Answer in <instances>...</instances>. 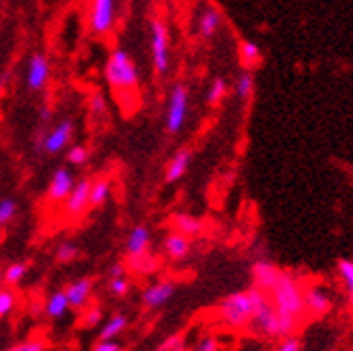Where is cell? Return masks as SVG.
Returning a JSON list of instances; mask_svg holds the SVG:
<instances>
[{
	"instance_id": "obj_1",
	"label": "cell",
	"mask_w": 353,
	"mask_h": 351,
	"mask_svg": "<svg viewBox=\"0 0 353 351\" xmlns=\"http://www.w3.org/2000/svg\"><path fill=\"white\" fill-rule=\"evenodd\" d=\"M103 76L121 101L136 99L138 89H140V76H138V69H136L132 54L125 48H114L110 52L108 61H105Z\"/></svg>"
},
{
	"instance_id": "obj_2",
	"label": "cell",
	"mask_w": 353,
	"mask_h": 351,
	"mask_svg": "<svg viewBox=\"0 0 353 351\" xmlns=\"http://www.w3.org/2000/svg\"><path fill=\"white\" fill-rule=\"evenodd\" d=\"M265 293L259 289H245V291H235L226 295L224 300L218 304V317L224 325L228 328H248L252 321V314L259 308V304L265 300Z\"/></svg>"
},
{
	"instance_id": "obj_3",
	"label": "cell",
	"mask_w": 353,
	"mask_h": 351,
	"mask_svg": "<svg viewBox=\"0 0 353 351\" xmlns=\"http://www.w3.org/2000/svg\"><path fill=\"white\" fill-rule=\"evenodd\" d=\"M272 306L276 308L278 314H285V317H291L295 321L302 319V314L306 312L304 308V287L299 285V280L287 272H282L278 283L274 285V289L268 293Z\"/></svg>"
},
{
	"instance_id": "obj_4",
	"label": "cell",
	"mask_w": 353,
	"mask_h": 351,
	"mask_svg": "<svg viewBox=\"0 0 353 351\" xmlns=\"http://www.w3.org/2000/svg\"><path fill=\"white\" fill-rule=\"evenodd\" d=\"M299 321L291 319V317H285V314H278L276 308L272 306L270 297H265V300L259 304V308L254 310L252 314V321H250V330L256 332L261 337H268V339H287V337H293L295 330H297Z\"/></svg>"
},
{
	"instance_id": "obj_5",
	"label": "cell",
	"mask_w": 353,
	"mask_h": 351,
	"mask_svg": "<svg viewBox=\"0 0 353 351\" xmlns=\"http://www.w3.org/2000/svg\"><path fill=\"white\" fill-rule=\"evenodd\" d=\"M170 46H172V41H170L168 22L160 15L151 17V24H149V52H151L153 74L157 78H164L170 72V63H172Z\"/></svg>"
},
{
	"instance_id": "obj_6",
	"label": "cell",
	"mask_w": 353,
	"mask_h": 351,
	"mask_svg": "<svg viewBox=\"0 0 353 351\" xmlns=\"http://www.w3.org/2000/svg\"><path fill=\"white\" fill-rule=\"evenodd\" d=\"M190 114V86L185 82H176L170 93H168V103H166V132L168 134H179Z\"/></svg>"
},
{
	"instance_id": "obj_7",
	"label": "cell",
	"mask_w": 353,
	"mask_h": 351,
	"mask_svg": "<svg viewBox=\"0 0 353 351\" xmlns=\"http://www.w3.org/2000/svg\"><path fill=\"white\" fill-rule=\"evenodd\" d=\"M119 20V0H91L88 9V28L97 37L110 34Z\"/></svg>"
},
{
	"instance_id": "obj_8",
	"label": "cell",
	"mask_w": 353,
	"mask_h": 351,
	"mask_svg": "<svg viewBox=\"0 0 353 351\" xmlns=\"http://www.w3.org/2000/svg\"><path fill=\"white\" fill-rule=\"evenodd\" d=\"M76 134V123L74 119H63L61 123H57L50 132H46L43 136H39V149L48 155H57L61 151H65L72 143V138Z\"/></svg>"
},
{
	"instance_id": "obj_9",
	"label": "cell",
	"mask_w": 353,
	"mask_h": 351,
	"mask_svg": "<svg viewBox=\"0 0 353 351\" xmlns=\"http://www.w3.org/2000/svg\"><path fill=\"white\" fill-rule=\"evenodd\" d=\"M52 76V63L43 52H32V57L26 63V89L30 93L43 91Z\"/></svg>"
},
{
	"instance_id": "obj_10",
	"label": "cell",
	"mask_w": 353,
	"mask_h": 351,
	"mask_svg": "<svg viewBox=\"0 0 353 351\" xmlns=\"http://www.w3.org/2000/svg\"><path fill=\"white\" fill-rule=\"evenodd\" d=\"M224 24V15L220 9H216L214 5H207L201 9L199 17H196V32L203 41H211L220 32Z\"/></svg>"
},
{
	"instance_id": "obj_11",
	"label": "cell",
	"mask_w": 353,
	"mask_h": 351,
	"mask_svg": "<svg viewBox=\"0 0 353 351\" xmlns=\"http://www.w3.org/2000/svg\"><path fill=\"white\" fill-rule=\"evenodd\" d=\"M280 274H282V270H278L272 261H265V259L254 261V265H252V287L268 295L274 289V285L278 283Z\"/></svg>"
},
{
	"instance_id": "obj_12",
	"label": "cell",
	"mask_w": 353,
	"mask_h": 351,
	"mask_svg": "<svg viewBox=\"0 0 353 351\" xmlns=\"http://www.w3.org/2000/svg\"><path fill=\"white\" fill-rule=\"evenodd\" d=\"M76 185L74 172L69 168H57L54 174H52L50 185H48V199L52 203H65V199L72 194V190Z\"/></svg>"
},
{
	"instance_id": "obj_13",
	"label": "cell",
	"mask_w": 353,
	"mask_h": 351,
	"mask_svg": "<svg viewBox=\"0 0 353 351\" xmlns=\"http://www.w3.org/2000/svg\"><path fill=\"white\" fill-rule=\"evenodd\" d=\"M334 306L332 293L321 287V285H310L308 289H304V308L310 314H327Z\"/></svg>"
},
{
	"instance_id": "obj_14",
	"label": "cell",
	"mask_w": 353,
	"mask_h": 351,
	"mask_svg": "<svg viewBox=\"0 0 353 351\" xmlns=\"http://www.w3.org/2000/svg\"><path fill=\"white\" fill-rule=\"evenodd\" d=\"M88 192H91V179H80L76 181L72 194L65 199V214L69 218H78L88 209Z\"/></svg>"
},
{
	"instance_id": "obj_15",
	"label": "cell",
	"mask_w": 353,
	"mask_h": 351,
	"mask_svg": "<svg viewBox=\"0 0 353 351\" xmlns=\"http://www.w3.org/2000/svg\"><path fill=\"white\" fill-rule=\"evenodd\" d=\"M174 289L176 287H174V283H170V280H160V283H155L143 291V304L147 308H160L174 295Z\"/></svg>"
},
{
	"instance_id": "obj_16",
	"label": "cell",
	"mask_w": 353,
	"mask_h": 351,
	"mask_svg": "<svg viewBox=\"0 0 353 351\" xmlns=\"http://www.w3.org/2000/svg\"><path fill=\"white\" fill-rule=\"evenodd\" d=\"M91 293H93V280L91 278H80L65 289L67 302L72 308H84L88 304V300H91Z\"/></svg>"
},
{
	"instance_id": "obj_17",
	"label": "cell",
	"mask_w": 353,
	"mask_h": 351,
	"mask_svg": "<svg viewBox=\"0 0 353 351\" xmlns=\"http://www.w3.org/2000/svg\"><path fill=\"white\" fill-rule=\"evenodd\" d=\"M192 164V151L190 149H179L172 157H170V162L166 166V174H164V179L166 183H174V181H179L183 174L188 172Z\"/></svg>"
},
{
	"instance_id": "obj_18",
	"label": "cell",
	"mask_w": 353,
	"mask_h": 351,
	"mask_svg": "<svg viewBox=\"0 0 353 351\" xmlns=\"http://www.w3.org/2000/svg\"><path fill=\"white\" fill-rule=\"evenodd\" d=\"M237 57H239L241 69H252L254 72V67L261 65V61H263V50L252 39H241L237 46Z\"/></svg>"
},
{
	"instance_id": "obj_19",
	"label": "cell",
	"mask_w": 353,
	"mask_h": 351,
	"mask_svg": "<svg viewBox=\"0 0 353 351\" xmlns=\"http://www.w3.org/2000/svg\"><path fill=\"white\" fill-rule=\"evenodd\" d=\"M149 241H151V233L145 224H138L132 229L130 237H128V243H125V248H128V254L130 257H140V254H145L147 248H149Z\"/></svg>"
},
{
	"instance_id": "obj_20",
	"label": "cell",
	"mask_w": 353,
	"mask_h": 351,
	"mask_svg": "<svg viewBox=\"0 0 353 351\" xmlns=\"http://www.w3.org/2000/svg\"><path fill=\"white\" fill-rule=\"evenodd\" d=\"M164 254L170 261H181L190 254V237L179 235V233H170L164 239Z\"/></svg>"
},
{
	"instance_id": "obj_21",
	"label": "cell",
	"mask_w": 353,
	"mask_h": 351,
	"mask_svg": "<svg viewBox=\"0 0 353 351\" xmlns=\"http://www.w3.org/2000/svg\"><path fill=\"white\" fill-rule=\"evenodd\" d=\"M233 91L237 95L239 101H250L254 91H256V76L252 69H241L235 78V84H233Z\"/></svg>"
},
{
	"instance_id": "obj_22",
	"label": "cell",
	"mask_w": 353,
	"mask_h": 351,
	"mask_svg": "<svg viewBox=\"0 0 353 351\" xmlns=\"http://www.w3.org/2000/svg\"><path fill=\"white\" fill-rule=\"evenodd\" d=\"M226 95H228V82H226V78L216 76L214 80H211L209 89L205 93V101H207V106L216 108V106H220V103L226 99Z\"/></svg>"
},
{
	"instance_id": "obj_23",
	"label": "cell",
	"mask_w": 353,
	"mask_h": 351,
	"mask_svg": "<svg viewBox=\"0 0 353 351\" xmlns=\"http://www.w3.org/2000/svg\"><path fill=\"white\" fill-rule=\"evenodd\" d=\"M112 183L110 179H95L91 181V192H88V207H101L110 199Z\"/></svg>"
},
{
	"instance_id": "obj_24",
	"label": "cell",
	"mask_w": 353,
	"mask_h": 351,
	"mask_svg": "<svg viewBox=\"0 0 353 351\" xmlns=\"http://www.w3.org/2000/svg\"><path fill=\"white\" fill-rule=\"evenodd\" d=\"M128 328V317L125 314H112V317L105 321L99 330V341H114L117 337L123 334V330Z\"/></svg>"
},
{
	"instance_id": "obj_25",
	"label": "cell",
	"mask_w": 353,
	"mask_h": 351,
	"mask_svg": "<svg viewBox=\"0 0 353 351\" xmlns=\"http://www.w3.org/2000/svg\"><path fill=\"white\" fill-rule=\"evenodd\" d=\"M172 226H174V233L185 235V237H194L201 233V222L190 214H174Z\"/></svg>"
},
{
	"instance_id": "obj_26",
	"label": "cell",
	"mask_w": 353,
	"mask_h": 351,
	"mask_svg": "<svg viewBox=\"0 0 353 351\" xmlns=\"http://www.w3.org/2000/svg\"><path fill=\"white\" fill-rule=\"evenodd\" d=\"M67 310H69V302H67L65 291L52 293L48 300H46V314H48L50 319H61V317H65Z\"/></svg>"
},
{
	"instance_id": "obj_27",
	"label": "cell",
	"mask_w": 353,
	"mask_h": 351,
	"mask_svg": "<svg viewBox=\"0 0 353 351\" xmlns=\"http://www.w3.org/2000/svg\"><path fill=\"white\" fill-rule=\"evenodd\" d=\"M336 272L343 280V287H345V293H347V300L349 304L353 306V261L351 259H341L339 265H336Z\"/></svg>"
},
{
	"instance_id": "obj_28",
	"label": "cell",
	"mask_w": 353,
	"mask_h": 351,
	"mask_svg": "<svg viewBox=\"0 0 353 351\" xmlns=\"http://www.w3.org/2000/svg\"><path fill=\"white\" fill-rule=\"evenodd\" d=\"M26 272H28V265L26 263H11V265L3 272L5 274V283L7 285H20L22 280H24V276H26Z\"/></svg>"
},
{
	"instance_id": "obj_29",
	"label": "cell",
	"mask_w": 353,
	"mask_h": 351,
	"mask_svg": "<svg viewBox=\"0 0 353 351\" xmlns=\"http://www.w3.org/2000/svg\"><path fill=\"white\" fill-rule=\"evenodd\" d=\"M88 157H91V151L84 145H72L67 151V162L72 166H84L88 162Z\"/></svg>"
},
{
	"instance_id": "obj_30",
	"label": "cell",
	"mask_w": 353,
	"mask_h": 351,
	"mask_svg": "<svg viewBox=\"0 0 353 351\" xmlns=\"http://www.w3.org/2000/svg\"><path fill=\"white\" fill-rule=\"evenodd\" d=\"M17 304V297L11 289H0V319L9 317Z\"/></svg>"
},
{
	"instance_id": "obj_31",
	"label": "cell",
	"mask_w": 353,
	"mask_h": 351,
	"mask_svg": "<svg viewBox=\"0 0 353 351\" xmlns=\"http://www.w3.org/2000/svg\"><path fill=\"white\" fill-rule=\"evenodd\" d=\"M17 214V203L13 199H3L0 201V226L9 224Z\"/></svg>"
},
{
	"instance_id": "obj_32",
	"label": "cell",
	"mask_w": 353,
	"mask_h": 351,
	"mask_svg": "<svg viewBox=\"0 0 353 351\" xmlns=\"http://www.w3.org/2000/svg\"><path fill=\"white\" fill-rule=\"evenodd\" d=\"M88 112L93 117H105L108 114V103H105V97L101 93H95L88 99Z\"/></svg>"
},
{
	"instance_id": "obj_33",
	"label": "cell",
	"mask_w": 353,
	"mask_h": 351,
	"mask_svg": "<svg viewBox=\"0 0 353 351\" xmlns=\"http://www.w3.org/2000/svg\"><path fill=\"white\" fill-rule=\"evenodd\" d=\"M76 257H78V245L76 243L65 241V243L59 245V250H57V261L59 263H72Z\"/></svg>"
},
{
	"instance_id": "obj_34",
	"label": "cell",
	"mask_w": 353,
	"mask_h": 351,
	"mask_svg": "<svg viewBox=\"0 0 353 351\" xmlns=\"http://www.w3.org/2000/svg\"><path fill=\"white\" fill-rule=\"evenodd\" d=\"M155 351H188V343L183 334H174L170 339H166Z\"/></svg>"
},
{
	"instance_id": "obj_35",
	"label": "cell",
	"mask_w": 353,
	"mask_h": 351,
	"mask_svg": "<svg viewBox=\"0 0 353 351\" xmlns=\"http://www.w3.org/2000/svg\"><path fill=\"white\" fill-rule=\"evenodd\" d=\"M130 268L134 270V272H143V274H147V272H151L153 270V259L145 252V254H140V257H130Z\"/></svg>"
},
{
	"instance_id": "obj_36",
	"label": "cell",
	"mask_w": 353,
	"mask_h": 351,
	"mask_svg": "<svg viewBox=\"0 0 353 351\" xmlns=\"http://www.w3.org/2000/svg\"><path fill=\"white\" fill-rule=\"evenodd\" d=\"M108 289L112 295L117 297H123V295H128L130 291V280L128 276H121V278H108Z\"/></svg>"
},
{
	"instance_id": "obj_37",
	"label": "cell",
	"mask_w": 353,
	"mask_h": 351,
	"mask_svg": "<svg viewBox=\"0 0 353 351\" xmlns=\"http://www.w3.org/2000/svg\"><path fill=\"white\" fill-rule=\"evenodd\" d=\"M7 351H46V345L43 341H24V343L9 347Z\"/></svg>"
},
{
	"instance_id": "obj_38",
	"label": "cell",
	"mask_w": 353,
	"mask_h": 351,
	"mask_svg": "<svg viewBox=\"0 0 353 351\" xmlns=\"http://www.w3.org/2000/svg\"><path fill=\"white\" fill-rule=\"evenodd\" d=\"M274 351H302V341L297 337H287L278 343V347Z\"/></svg>"
},
{
	"instance_id": "obj_39",
	"label": "cell",
	"mask_w": 353,
	"mask_h": 351,
	"mask_svg": "<svg viewBox=\"0 0 353 351\" xmlns=\"http://www.w3.org/2000/svg\"><path fill=\"white\" fill-rule=\"evenodd\" d=\"M192 351H220L218 339H214V337H205V339H201L196 345L192 347Z\"/></svg>"
},
{
	"instance_id": "obj_40",
	"label": "cell",
	"mask_w": 353,
	"mask_h": 351,
	"mask_svg": "<svg viewBox=\"0 0 353 351\" xmlns=\"http://www.w3.org/2000/svg\"><path fill=\"white\" fill-rule=\"evenodd\" d=\"M93 351H123V347L117 341H99Z\"/></svg>"
},
{
	"instance_id": "obj_41",
	"label": "cell",
	"mask_w": 353,
	"mask_h": 351,
	"mask_svg": "<svg viewBox=\"0 0 353 351\" xmlns=\"http://www.w3.org/2000/svg\"><path fill=\"white\" fill-rule=\"evenodd\" d=\"M52 117H54V110H52V106L46 101V103H41V108H39V121L41 123H48V121H52Z\"/></svg>"
},
{
	"instance_id": "obj_42",
	"label": "cell",
	"mask_w": 353,
	"mask_h": 351,
	"mask_svg": "<svg viewBox=\"0 0 353 351\" xmlns=\"http://www.w3.org/2000/svg\"><path fill=\"white\" fill-rule=\"evenodd\" d=\"M99 319H101V310H99V308H93L91 312H86L84 323H86V325H97Z\"/></svg>"
},
{
	"instance_id": "obj_43",
	"label": "cell",
	"mask_w": 353,
	"mask_h": 351,
	"mask_svg": "<svg viewBox=\"0 0 353 351\" xmlns=\"http://www.w3.org/2000/svg\"><path fill=\"white\" fill-rule=\"evenodd\" d=\"M121 276H125V268H123V263H114L108 272V278H121Z\"/></svg>"
},
{
	"instance_id": "obj_44",
	"label": "cell",
	"mask_w": 353,
	"mask_h": 351,
	"mask_svg": "<svg viewBox=\"0 0 353 351\" xmlns=\"http://www.w3.org/2000/svg\"><path fill=\"white\" fill-rule=\"evenodd\" d=\"M3 283H5V274H3V270H0V287H3Z\"/></svg>"
},
{
	"instance_id": "obj_45",
	"label": "cell",
	"mask_w": 353,
	"mask_h": 351,
	"mask_svg": "<svg viewBox=\"0 0 353 351\" xmlns=\"http://www.w3.org/2000/svg\"><path fill=\"white\" fill-rule=\"evenodd\" d=\"M0 93H3V78H0Z\"/></svg>"
}]
</instances>
